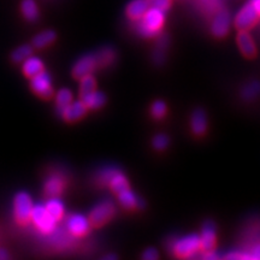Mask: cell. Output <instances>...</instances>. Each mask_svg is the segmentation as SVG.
<instances>
[{
  "label": "cell",
  "mask_w": 260,
  "mask_h": 260,
  "mask_svg": "<svg viewBox=\"0 0 260 260\" xmlns=\"http://www.w3.org/2000/svg\"><path fill=\"white\" fill-rule=\"evenodd\" d=\"M46 210L47 212L50 213L54 219H56V222L63 218L64 207H63V204H61L58 199L52 198V199L46 204Z\"/></svg>",
  "instance_id": "7402d4cb"
},
{
  "label": "cell",
  "mask_w": 260,
  "mask_h": 260,
  "mask_svg": "<svg viewBox=\"0 0 260 260\" xmlns=\"http://www.w3.org/2000/svg\"><path fill=\"white\" fill-rule=\"evenodd\" d=\"M42 71H44V64L38 58H28V59H25L23 65V73L29 79L37 76L38 74L42 73Z\"/></svg>",
  "instance_id": "ac0fdd59"
},
{
  "label": "cell",
  "mask_w": 260,
  "mask_h": 260,
  "mask_svg": "<svg viewBox=\"0 0 260 260\" xmlns=\"http://www.w3.org/2000/svg\"><path fill=\"white\" fill-rule=\"evenodd\" d=\"M148 2L151 8L158 9L162 12L167 11V10L170 9L171 6V0H148Z\"/></svg>",
  "instance_id": "f546056e"
},
{
  "label": "cell",
  "mask_w": 260,
  "mask_h": 260,
  "mask_svg": "<svg viewBox=\"0 0 260 260\" xmlns=\"http://www.w3.org/2000/svg\"><path fill=\"white\" fill-rule=\"evenodd\" d=\"M207 128V119L206 115L203 110H197L194 111L193 116H191V129H193L194 134L203 135L206 132Z\"/></svg>",
  "instance_id": "9a60e30c"
},
{
  "label": "cell",
  "mask_w": 260,
  "mask_h": 260,
  "mask_svg": "<svg viewBox=\"0 0 260 260\" xmlns=\"http://www.w3.org/2000/svg\"><path fill=\"white\" fill-rule=\"evenodd\" d=\"M32 48L29 45H23V46L18 47L17 50H15L11 54V59L14 63H21L25 59H28L31 56Z\"/></svg>",
  "instance_id": "d4e9b609"
},
{
  "label": "cell",
  "mask_w": 260,
  "mask_h": 260,
  "mask_svg": "<svg viewBox=\"0 0 260 260\" xmlns=\"http://www.w3.org/2000/svg\"><path fill=\"white\" fill-rule=\"evenodd\" d=\"M118 199L122 206L126 210H132L138 206V198L130 191V189H125L121 191V193L118 194Z\"/></svg>",
  "instance_id": "603a6c76"
},
{
  "label": "cell",
  "mask_w": 260,
  "mask_h": 260,
  "mask_svg": "<svg viewBox=\"0 0 260 260\" xmlns=\"http://www.w3.org/2000/svg\"><path fill=\"white\" fill-rule=\"evenodd\" d=\"M81 99H82L84 105L87 106V109H99V107H102L106 102L105 95H104L103 93L96 92V90L87 94V95L81 96Z\"/></svg>",
  "instance_id": "e0dca14e"
},
{
  "label": "cell",
  "mask_w": 260,
  "mask_h": 260,
  "mask_svg": "<svg viewBox=\"0 0 260 260\" xmlns=\"http://www.w3.org/2000/svg\"><path fill=\"white\" fill-rule=\"evenodd\" d=\"M94 57H95V60H96V67L103 68V67H107V65H110L113 60H115L116 53L112 48L107 47V48H103V50H100L96 54H94Z\"/></svg>",
  "instance_id": "ffe728a7"
},
{
  "label": "cell",
  "mask_w": 260,
  "mask_h": 260,
  "mask_svg": "<svg viewBox=\"0 0 260 260\" xmlns=\"http://www.w3.org/2000/svg\"><path fill=\"white\" fill-rule=\"evenodd\" d=\"M259 90H260L259 84L258 83H253L252 86L247 87V88L245 89V92H243V94H245V96H247V98H249V95L254 96L259 93Z\"/></svg>",
  "instance_id": "1f68e13d"
},
{
  "label": "cell",
  "mask_w": 260,
  "mask_h": 260,
  "mask_svg": "<svg viewBox=\"0 0 260 260\" xmlns=\"http://www.w3.org/2000/svg\"><path fill=\"white\" fill-rule=\"evenodd\" d=\"M251 258L252 259H260V243H258V245H255L254 247L252 248L251 251Z\"/></svg>",
  "instance_id": "836d02e7"
},
{
  "label": "cell",
  "mask_w": 260,
  "mask_h": 260,
  "mask_svg": "<svg viewBox=\"0 0 260 260\" xmlns=\"http://www.w3.org/2000/svg\"><path fill=\"white\" fill-rule=\"evenodd\" d=\"M117 172H119L117 169H113V168H110V169H106V170H104L102 174L99 175V183L100 184H107L110 181H111V178L115 176Z\"/></svg>",
  "instance_id": "83f0119b"
},
{
  "label": "cell",
  "mask_w": 260,
  "mask_h": 260,
  "mask_svg": "<svg viewBox=\"0 0 260 260\" xmlns=\"http://www.w3.org/2000/svg\"><path fill=\"white\" fill-rule=\"evenodd\" d=\"M201 251L211 252L216 246V229L211 222L206 223L203 228V234L200 237Z\"/></svg>",
  "instance_id": "7c38bea8"
},
{
  "label": "cell",
  "mask_w": 260,
  "mask_h": 260,
  "mask_svg": "<svg viewBox=\"0 0 260 260\" xmlns=\"http://www.w3.org/2000/svg\"><path fill=\"white\" fill-rule=\"evenodd\" d=\"M73 102V95H71V92L68 89H61L59 90L57 95V105H58V111H61V110L65 109L69 104Z\"/></svg>",
  "instance_id": "4316f807"
},
{
  "label": "cell",
  "mask_w": 260,
  "mask_h": 260,
  "mask_svg": "<svg viewBox=\"0 0 260 260\" xmlns=\"http://www.w3.org/2000/svg\"><path fill=\"white\" fill-rule=\"evenodd\" d=\"M21 10L22 14L28 21H35L38 18L39 10L34 0H23L21 4Z\"/></svg>",
  "instance_id": "44dd1931"
},
{
  "label": "cell",
  "mask_w": 260,
  "mask_h": 260,
  "mask_svg": "<svg viewBox=\"0 0 260 260\" xmlns=\"http://www.w3.org/2000/svg\"><path fill=\"white\" fill-rule=\"evenodd\" d=\"M64 189V182L60 177L52 176L45 184V194L50 198H56Z\"/></svg>",
  "instance_id": "2e32d148"
},
{
  "label": "cell",
  "mask_w": 260,
  "mask_h": 260,
  "mask_svg": "<svg viewBox=\"0 0 260 260\" xmlns=\"http://www.w3.org/2000/svg\"><path fill=\"white\" fill-rule=\"evenodd\" d=\"M86 112H87V106L84 105V103L81 100V102L69 104V105L65 107V109L61 110L59 113L63 116L65 121L75 122L77 121V119L82 118Z\"/></svg>",
  "instance_id": "8fae6325"
},
{
  "label": "cell",
  "mask_w": 260,
  "mask_h": 260,
  "mask_svg": "<svg viewBox=\"0 0 260 260\" xmlns=\"http://www.w3.org/2000/svg\"><path fill=\"white\" fill-rule=\"evenodd\" d=\"M151 8L148 0H133L126 8V15L133 21H139L144 17L147 10Z\"/></svg>",
  "instance_id": "5bb4252c"
},
{
  "label": "cell",
  "mask_w": 260,
  "mask_h": 260,
  "mask_svg": "<svg viewBox=\"0 0 260 260\" xmlns=\"http://www.w3.org/2000/svg\"><path fill=\"white\" fill-rule=\"evenodd\" d=\"M32 203L30 197L21 191L15 198V218L21 225H27L31 218Z\"/></svg>",
  "instance_id": "3957f363"
},
{
  "label": "cell",
  "mask_w": 260,
  "mask_h": 260,
  "mask_svg": "<svg viewBox=\"0 0 260 260\" xmlns=\"http://www.w3.org/2000/svg\"><path fill=\"white\" fill-rule=\"evenodd\" d=\"M96 69V60L95 57L93 54H89V56H84L83 58L77 61L76 64L74 65L73 69V76L75 79H83L84 76H88L93 73L94 70Z\"/></svg>",
  "instance_id": "ba28073f"
},
{
  "label": "cell",
  "mask_w": 260,
  "mask_h": 260,
  "mask_svg": "<svg viewBox=\"0 0 260 260\" xmlns=\"http://www.w3.org/2000/svg\"><path fill=\"white\" fill-rule=\"evenodd\" d=\"M31 219L35 223V225L45 234L54 232V229H56V219L47 212L46 207L40 206V205L32 207Z\"/></svg>",
  "instance_id": "8992f818"
},
{
  "label": "cell",
  "mask_w": 260,
  "mask_h": 260,
  "mask_svg": "<svg viewBox=\"0 0 260 260\" xmlns=\"http://www.w3.org/2000/svg\"><path fill=\"white\" fill-rule=\"evenodd\" d=\"M115 216V205L111 201H104L96 205L89 214V223L94 228L103 226Z\"/></svg>",
  "instance_id": "277c9868"
},
{
  "label": "cell",
  "mask_w": 260,
  "mask_h": 260,
  "mask_svg": "<svg viewBox=\"0 0 260 260\" xmlns=\"http://www.w3.org/2000/svg\"><path fill=\"white\" fill-rule=\"evenodd\" d=\"M206 253H207V254L204 255L205 259H217V258H218V255L214 254V253H212V251L206 252Z\"/></svg>",
  "instance_id": "e575fe53"
},
{
  "label": "cell",
  "mask_w": 260,
  "mask_h": 260,
  "mask_svg": "<svg viewBox=\"0 0 260 260\" xmlns=\"http://www.w3.org/2000/svg\"><path fill=\"white\" fill-rule=\"evenodd\" d=\"M165 112H167V105L162 102H155L153 105H152V115H153L155 118H161V117H164Z\"/></svg>",
  "instance_id": "f1b7e54d"
},
{
  "label": "cell",
  "mask_w": 260,
  "mask_h": 260,
  "mask_svg": "<svg viewBox=\"0 0 260 260\" xmlns=\"http://www.w3.org/2000/svg\"><path fill=\"white\" fill-rule=\"evenodd\" d=\"M30 87L39 96L44 98V99H50L53 94V89L51 86L50 75H47L45 71L38 74L37 76L31 77Z\"/></svg>",
  "instance_id": "52a82bcc"
},
{
  "label": "cell",
  "mask_w": 260,
  "mask_h": 260,
  "mask_svg": "<svg viewBox=\"0 0 260 260\" xmlns=\"http://www.w3.org/2000/svg\"><path fill=\"white\" fill-rule=\"evenodd\" d=\"M230 28V16L226 10H218L212 22V32L214 37H225Z\"/></svg>",
  "instance_id": "9c48e42d"
},
{
  "label": "cell",
  "mask_w": 260,
  "mask_h": 260,
  "mask_svg": "<svg viewBox=\"0 0 260 260\" xmlns=\"http://www.w3.org/2000/svg\"><path fill=\"white\" fill-rule=\"evenodd\" d=\"M54 40H56V32L53 30L42 31L32 39V46L35 48H44L51 45Z\"/></svg>",
  "instance_id": "d6986e66"
},
{
  "label": "cell",
  "mask_w": 260,
  "mask_h": 260,
  "mask_svg": "<svg viewBox=\"0 0 260 260\" xmlns=\"http://www.w3.org/2000/svg\"><path fill=\"white\" fill-rule=\"evenodd\" d=\"M89 219L87 220L81 214H74L68 219L67 226L71 235L75 236H84L89 232Z\"/></svg>",
  "instance_id": "30bf717a"
},
{
  "label": "cell",
  "mask_w": 260,
  "mask_h": 260,
  "mask_svg": "<svg viewBox=\"0 0 260 260\" xmlns=\"http://www.w3.org/2000/svg\"><path fill=\"white\" fill-rule=\"evenodd\" d=\"M164 24V12L160 10L149 8L144 17L140 19L138 30L144 37H154Z\"/></svg>",
  "instance_id": "6da1fadb"
},
{
  "label": "cell",
  "mask_w": 260,
  "mask_h": 260,
  "mask_svg": "<svg viewBox=\"0 0 260 260\" xmlns=\"http://www.w3.org/2000/svg\"><path fill=\"white\" fill-rule=\"evenodd\" d=\"M109 184L111 187V189L117 194H119L121 191L125 189H129L128 181H126V178L123 176L121 172H117L115 176L111 178V181L109 182Z\"/></svg>",
  "instance_id": "cb8c5ba5"
},
{
  "label": "cell",
  "mask_w": 260,
  "mask_h": 260,
  "mask_svg": "<svg viewBox=\"0 0 260 260\" xmlns=\"http://www.w3.org/2000/svg\"><path fill=\"white\" fill-rule=\"evenodd\" d=\"M105 259H116V255H107L105 256Z\"/></svg>",
  "instance_id": "74e56055"
},
{
  "label": "cell",
  "mask_w": 260,
  "mask_h": 260,
  "mask_svg": "<svg viewBox=\"0 0 260 260\" xmlns=\"http://www.w3.org/2000/svg\"><path fill=\"white\" fill-rule=\"evenodd\" d=\"M251 2H252V4L254 5L256 11H258L259 15H260V0H251Z\"/></svg>",
  "instance_id": "8d00e7d4"
},
{
  "label": "cell",
  "mask_w": 260,
  "mask_h": 260,
  "mask_svg": "<svg viewBox=\"0 0 260 260\" xmlns=\"http://www.w3.org/2000/svg\"><path fill=\"white\" fill-rule=\"evenodd\" d=\"M259 12L256 11L254 5L252 4V2L247 3L243 8L240 10L239 14H237L235 18V25L236 28L241 30H249L253 25L256 23L259 18Z\"/></svg>",
  "instance_id": "5b68a950"
},
{
  "label": "cell",
  "mask_w": 260,
  "mask_h": 260,
  "mask_svg": "<svg viewBox=\"0 0 260 260\" xmlns=\"http://www.w3.org/2000/svg\"><path fill=\"white\" fill-rule=\"evenodd\" d=\"M142 258L146 259V260H153V259H157L158 258V253L155 249L153 248H148L147 251H145L144 255H142Z\"/></svg>",
  "instance_id": "d6a6232c"
},
{
  "label": "cell",
  "mask_w": 260,
  "mask_h": 260,
  "mask_svg": "<svg viewBox=\"0 0 260 260\" xmlns=\"http://www.w3.org/2000/svg\"><path fill=\"white\" fill-rule=\"evenodd\" d=\"M10 255L8 254V252L5 249H0V260H4V259H9Z\"/></svg>",
  "instance_id": "d590c367"
},
{
  "label": "cell",
  "mask_w": 260,
  "mask_h": 260,
  "mask_svg": "<svg viewBox=\"0 0 260 260\" xmlns=\"http://www.w3.org/2000/svg\"><path fill=\"white\" fill-rule=\"evenodd\" d=\"M237 44L242 54L247 58H253L256 54V47L251 35L246 30H241L237 35Z\"/></svg>",
  "instance_id": "4fadbf2b"
},
{
  "label": "cell",
  "mask_w": 260,
  "mask_h": 260,
  "mask_svg": "<svg viewBox=\"0 0 260 260\" xmlns=\"http://www.w3.org/2000/svg\"><path fill=\"white\" fill-rule=\"evenodd\" d=\"M153 145L157 149H164L169 145V139L165 135H158L153 140Z\"/></svg>",
  "instance_id": "4dcf8cb0"
},
{
  "label": "cell",
  "mask_w": 260,
  "mask_h": 260,
  "mask_svg": "<svg viewBox=\"0 0 260 260\" xmlns=\"http://www.w3.org/2000/svg\"><path fill=\"white\" fill-rule=\"evenodd\" d=\"M95 80L92 75H88V76H84L83 79H81V88H80V95H87V94L92 93L95 90Z\"/></svg>",
  "instance_id": "484cf974"
},
{
  "label": "cell",
  "mask_w": 260,
  "mask_h": 260,
  "mask_svg": "<svg viewBox=\"0 0 260 260\" xmlns=\"http://www.w3.org/2000/svg\"><path fill=\"white\" fill-rule=\"evenodd\" d=\"M200 237L193 234V235L184 236L177 240L174 243L172 251H174L175 255L178 256V258H189L194 253L200 251Z\"/></svg>",
  "instance_id": "7a4b0ae2"
}]
</instances>
